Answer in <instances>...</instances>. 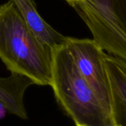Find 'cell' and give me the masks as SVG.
I'll return each mask as SVG.
<instances>
[{"label": "cell", "instance_id": "obj_9", "mask_svg": "<svg viewBox=\"0 0 126 126\" xmlns=\"http://www.w3.org/2000/svg\"><path fill=\"white\" fill-rule=\"evenodd\" d=\"M70 5H71L73 3H74V2H76V1H80V0H65Z\"/></svg>", "mask_w": 126, "mask_h": 126}, {"label": "cell", "instance_id": "obj_10", "mask_svg": "<svg viewBox=\"0 0 126 126\" xmlns=\"http://www.w3.org/2000/svg\"><path fill=\"white\" fill-rule=\"evenodd\" d=\"M117 126V125H116V126Z\"/></svg>", "mask_w": 126, "mask_h": 126}, {"label": "cell", "instance_id": "obj_6", "mask_svg": "<svg viewBox=\"0 0 126 126\" xmlns=\"http://www.w3.org/2000/svg\"><path fill=\"white\" fill-rule=\"evenodd\" d=\"M15 5L21 17L33 34L45 45L51 49L65 44L67 36H64L39 15L33 0H10Z\"/></svg>", "mask_w": 126, "mask_h": 126}, {"label": "cell", "instance_id": "obj_3", "mask_svg": "<svg viewBox=\"0 0 126 126\" xmlns=\"http://www.w3.org/2000/svg\"><path fill=\"white\" fill-rule=\"evenodd\" d=\"M108 54L126 61V0H80L71 5Z\"/></svg>", "mask_w": 126, "mask_h": 126}, {"label": "cell", "instance_id": "obj_7", "mask_svg": "<svg viewBox=\"0 0 126 126\" xmlns=\"http://www.w3.org/2000/svg\"><path fill=\"white\" fill-rule=\"evenodd\" d=\"M33 84L30 78L16 73H11L7 78L0 77V102L8 112L22 119H27L24 96L27 89Z\"/></svg>", "mask_w": 126, "mask_h": 126}, {"label": "cell", "instance_id": "obj_4", "mask_svg": "<svg viewBox=\"0 0 126 126\" xmlns=\"http://www.w3.org/2000/svg\"><path fill=\"white\" fill-rule=\"evenodd\" d=\"M65 45L81 75L112 116L111 90L105 61L107 53L94 39L67 36Z\"/></svg>", "mask_w": 126, "mask_h": 126}, {"label": "cell", "instance_id": "obj_1", "mask_svg": "<svg viewBox=\"0 0 126 126\" xmlns=\"http://www.w3.org/2000/svg\"><path fill=\"white\" fill-rule=\"evenodd\" d=\"M0 59L11 73L51 85L52 49L33 34L10 0L0 5Z\"/></svg>", "mask_w": 126, "mask_h": 126}, {"label": "cell", "instance_id": "obj_8", "mask_svg": "<svg viewBox=\"0 0 126 126\" xmlns=\"http://www.w3.org/2000/svg\"><path fill=\"white\" fill-rule=\"evenodd\" d=\"M7 111V110L6 107L4 106V105L0 102V120H2L5 117Z\"/></svg>", "mask_w": 126, "mask_h": 126}, {"label": "cell", "instance_id": "obj_2", "mask_svg": "<svg viewBox=\"0 0 126 126\" xmlns=\"http://www.w3.org/2000/svg\"><path fill=\"white\" fill-rule=\"evenodd\" d=\"M52 87L76 126H115L97 94L79 72L65 44L52 48Z\"/></svg>", "mask_w": 126, "mask_h": 126}, {"label": "cell", "instance_id": "obj_5", "mask_svg": "<svg viewBox=\"0 0 126 126\" xmlns=\"http://www.w3.org/2000/svg\"><path fill=\"white\" fill-rule=\"evenodd\" d=\"M105 64L112 96V116L115 125L126 126V61L110 54Z\"/></svg>", "mask_w": 126, "mask_h": 126}]
</instances>
